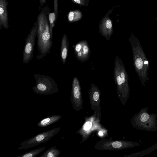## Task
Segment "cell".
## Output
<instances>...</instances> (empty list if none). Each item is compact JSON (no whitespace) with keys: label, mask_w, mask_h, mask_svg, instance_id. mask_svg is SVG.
<instances>
[{"label":"cell","mask_w":157,"mask_h":157,"mask_svg":"<svg viewBox=\"0 0 157 157\" xmlns=\"http://www.w3.org/2000/svg\"><path fill=\"white\" fill-rule=\"evenodd\" d=\"M50 9L45 7L37 16V47L39 51L36 58L40 59L45 57L50 52L52 45V35L51 33L48 19Z\"/></svg>","instance_id":"6da1fadb"},{"label":"cell","mask_w":157,"mask_h":157,"mask_svg":"<svg viewBox=\"0 0 157 157\" xmlns=\"http://www.w3.org/2000/svg\"><path fill=\"white\" fill-rule=\"evenodd\" d=\"M132 52L133 65L142 86L149 80V64L140 41L133 33L129 38Z\"/></svg>","instance_id":"7a4b0ae2"},{"label":"cell","mask_w":157,"mask_h":157,"mask_svg":"<svg viewBox=\"0 0 157 157\" xmlns=\"http://www.w3.org/2000/svg\"><path fill=\"white\" fill-rule=\"evenodd\" d=\"M113 78L117 86V94L121 102L125 105L129 97L130 88L128 77L122 60L116 56Z\"/></svg>","instance_id":"3957f363"},{"label":"cell","mask_w":157,"mask_h":157,"mask_svg":"<svg viewBox=\"0 0 157 157\" xmlns=\"http://www.w3.org/2000/svg\"><path fill=\"white\" fill-rule=\"evenodd\" d=\"M36 80L35 85L32 87L34 92L40 95H51L58 92L57 85L51 77L37 74H34Z\"/></svg>","instance_id":"277c9868"},{"label":"cell","mask_w":157,"mask_h":157,"mask_svg":"<svg viewBox=\"0 0 157 157\" xmlns=\"http://www.w3.org/2000/svg\"><path fill=\"white\" fill-rule=\"evenodd\" d=\"M60 128L59 127L55 128L40 133L26 140L19 144L20 146L18 147L17 150L33 147L49 141L59 132Z\"/></svg>","instance_id":"5b68a950"},{"label":"cell","mask_w":157,"mask_h":157,"mask_svg":"<svg viewBox=\"0 0 157 157\" xmlns=\"http://www.w3.org/2000/svg\"><path fill=\"white\" fill-rule=\"evenodd\" d=\"M134 142L109 139H102L97 142L94 147L98 150L117 151L134 147L138 145Z\"/></svg>","instance_id":"8992f818"},{"label":"cell","mask_w":157,"mask_h":157,"mask_svg":"<svg viewBox=\"0 0 157 157\" xmlns=\"http://www.w3.org/2000/svg\"><path fill=\"white\" fill-rule=\"evenodd\" d=\"M100 121L94 114L90 117H85L84 124L81 128L77 132V133L82 136L80 143L87 140L94 131L103 129L102 126L100 123Z\"/></svg>","instance_id":"52a82bcc"},{"label":"cell","mask_w":157,"mask_h":157,"mask_svg":"<svg viewBox=\"0 0 157 157\" xmlns=\"http://www.w3.org/2000/svg\"><path fill=\"white\" fill-rule=\"evenodd\" d=\"M37 22L36 21L34 23L33 25L25 39L23 51V61L24 64H27L33 58L34 49L36 38L37 36Z\"/></svg>","instance_id":"ba28073f"},{"label":"cell","mask_w":157,"mask_h":157,"mask_svg":"<svg viewBox=\"0 0 157 157\" xmlns=\"http://www.w3.org/2000/svg\"><path fill=\"white\" fill-rule=\"evenodd\" d=\"M70 101L75 111H79L82 108L83 100L80 84L76 77L74 78L72 82Z\"/></svg>","instance_id":"9c48e42d"},{"label":"cell","mask_w":157,"mask_h":157,"mask_svg":"<svg viewBox=\"0 0 157 157\" xmlns=\"http://www.w3.org/2000/svg\"><path fill=\"white\" fill-rule=\"evenodd\" d=\"M100 91L98 86L91 83V87L89 90V97L91 109L94 111L96 117L101 121Z\"/></svg>","instance_id":"30bf717a"},{"label":"cell","mask_w":157,"mask_h":157,"mask_svg":"<svg viewBox=\"0 0 157 157\" xmlns=\"http://www.w3.org/2000/svg\"><path fill=\"white\" fill-rule=\"evenodd\" d=\"M75 56L82 63L87 61L90 56L91 51L87 41L81 40L72 45Z\"/></svg>","instance_id":"8fae6325"},{"label":"cell","mask_w":157,"mask_h":157,"mask_svg":"<svg viewBox=\"0 0 157 157\" xmlns=\"http://www.w3.org/2000/svg\"><path fill=\"white\" fill-rule=\"evenodd\" d=\"M113 9L109 10L100 21L98 28L101 35L109 41L113 33L112 21L109 17Z\"/></svg>","instance_id":"7c38bea8"},{"label":"cell","mask_w":157,"mask_h":157,"mask_svg":"<svg viewBox=\"0 0 157 157\" xmlns=\"http://www.w3.org/2000/svg\"><path fill=\"white\" fill-rule=\"evenodd\" d=\"M135 122L140 127L149 129L154 126L155 121L152 116L144 110L140 112L136 117Z\"/></svg>","instance_id":"4fadbf2b"},{"label":"cell","mask_w":157,"mask_h":157,"mask_svg":"<svg viewBox=\"0 0 157 157\" xmlns=\"http://www.w3.org/2000/svg\"><path fill=\"white\" fill-rule=\"evenodd\" d=\"M8 3L6 0H0V29L9 28L7 11Z\"/></svg>","instance_id":"5bb4252c"},{"label":"cell","mask_w":157,"mask_h":157,"mask_svg":"<svg viewBox=\"0 0 157 157\" xmlns=\"http://www.w3.org/2000/svg\"><path fill=\"white\" fill-rule=\"evenodd\" d=\"M69 49V41L67 37L64 33L61 40L60 46V57L62 62L64 64L68 55Z\"/></svg>","instance_id":"9a60e30c"},{"label":"cell","mask_w":157,"mask_h":157,"mask_svg":"<svg viewBox=\"0 0 157 157\" xmlns=\"http://www.w3.org/2000/svg\"><path fill=\"white\" fill-rule=\"evenodd\" d=\"M60 115H52L45 117L41 119L37 124L40 127H45L59 121L62 117Z\"/></svg>","instance_id":"2e32d148"},{"label":"cell","mask_w":157,"mask_h":157,"mask_svg":"<svg viewBox=\"0 0 157 157\" xmlns=\"http://www.w3.org/2000/svg\"><path fill=\"white\" fill-rule=\"evenodd\" d=\"M82 13L79 10H75L70 11L67 14L68 21L73 23L80 20L82 17Z\"/></svg>","instance_id":"e0dca14e"},{"label":"cell","mask_w":157,"mask_h":157,"mask_svg":"<svg viewBox=\"0 0 157 157\" xmlns=\"http://www.w3.org/2000/svg\"><path fill=\"white\" fill-rule=\"evenodd\" d=\"M56 146L50 148L44 152L40 157H57L60 155V151L56 148Z\"/></svg>","instance_id":"ac0fdd59"},{"label":"cell","mask_w":157,"mask_h":157,"mask_svg":"<svg viewBox=\"0 0 157 157\" xmlns=\"http://www.w3.org/2000/svg\"><path fill=\"white\" fill-rule=\"evenodd\" d=\"M46 149V147H40L27 152L18 157H36L37 155Z\"/></svg>","instance_id":"d6986e66"},{"label":"cell","mask_w":157,"mask_h":157,"mask_svg":"<svg viewBox=\"0 0 157 157\" xmlns=\"http://www.w3.org/2000/svg\"><path fill=\"white\" fill-rule=\"evenodd\" d=\"M57 18L55 13L52 12H49L48 13V19L50 24L51 33L52 34V29L55 26Z\"/></svg>","instance_id":"ffe728a7"},{"label":"cell","mask_w":157,"mask_h":157,"mask_svg":"<svg viewBox=\"0 0 157 157\" xmlns=\"http://www.w3.org/2000/svg\"><path fill=\"white\" fill-rule=\"evenodd\" d=\"M73 2L82 6H87L89 5V0H71Z\"/></svg>","instance_id":"44dd1931"},{"label":"cell","mask_w":157,"mask_h":157,"mask_svg":"<svg viewBox=\"0 0 157 157\" xmlns=\"http://www.w3.org/2000/svg\"><path fill=\"white\" fill-rule=\"evenodd\" d=\"M54 10L53 12L56 14L57 18L59 16L58 12V0H53Z\"/></svg>","instance_id":"7402d4cb"},{"label":"cell","mask_w":157,"mask_h":157,"mask_svg":"<svg viewBox=\"0 0 157 157\" xmlns=\"http://www.w3.org/2000/svg\"><path fill=\"white\" fill-rule=\"evenodd\" d=\"M46 0H39L40 6H42L46 3Z\"/></svg>","instance_id":"603a6c76"},{"label":"cell","mask_w":157,"mask_h":157,"mask_svg":"<svg viewBox=\"0 0 157 157\" xmlns=\"http://www.w3.org/2000/svg\"><path fill=\"white\" fill-rule=\"evenodd\" d=\"M156 22H157V17H156Z\"/></svg>","instance_id":"cb8c5ba5"},{"label":"cell","mask_w":157,"mask_h":157,"mask_svg":"<svg viewBox=\"0 0 157 157\" xmlns=\"http://www.w3.org/2000/svg\"></svg>","instance_id":"d4e9b609"}]
</instances>
